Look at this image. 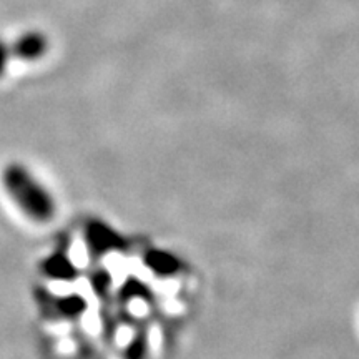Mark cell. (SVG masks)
<instances>
[{
    "label": "cell",
    "instance_id": "1",
    "mask_svg": "<svg viewBox=\"0 0 359 359\" xmlns=\"http://www.w3.org/2000/svg\"><path fill=\"white\" fill-rule=\"evenodd\" d=\"M2 183L13 203L34 222H48L55 215V201L29 168L11 163L4 168Z\"/></svg>",
    "mask_w": 359,
    "mask_h": 359
},
{
    "label": "cell",
    "instance_id": "2",
    "mask_svg": "<svg viewBox=\"0 0 359 359\" xmlns=\"http://www.w3.org/2000/svg\"><path fill=\"white\" fill-rule=\"evenodd\" d=\"M48 48V40L42 32L37 30H29V32L22 34L20 37H17L15 42L11 45L12 57L20 58L25 62H34L39 60L45 55Z\"/></svg>",
    "mask_w": 359,
    "mask_h": 359
},
{
    "label": "cell",
    "instance_id": "3",
    "mask_svg": "<svg viewBox=\"0 0 359 359\" xmlns=\"http://www.w3.org/2000/svg\"><path fill=\"white\" fill-rule=\"evenodd\" d=\"M45 271L50 276H62L69 278L70 275V264L65 263L64 258L60 257H50L45 262Z\"/></svg>",
    "mask_w": 359,
    "mask_h": 359
},
{
    "label": "cell",
    "instance_id": "4",
    "mask_svg": "<svg viewBox=\"0 0 359 359\" xmlns=\"http://www.w3.org/2000/svg\"><path fill=\"white\" fill-rule=\"evenodd\" d=\"M11 57H12L11 45H8L4 39H0V77H4V74L7 72Z\"/></svg>",
    "mask_w": 359,
    "mask_h": 359
}]
</instances>
